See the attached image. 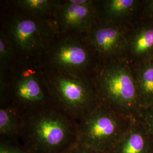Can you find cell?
I'll use <instances>...</instances> for the list:
<instances>
[{"mask_svg":"<svg viewBox=\"0 0 153 153\" xmlns=\"http://www.w3.org/2000/svg\"><path fill=\"white\" fill-rule=\"evenodd\" d=\"M78 122L55 105L23 115L20 138L32 153H65L78 143Z\"/></svg>","mask_w":153,"mask_h":153,"instance_id":"cell-1","label":"cell"},{"mask_svg":"<svg viewBox=\"0 0 153 153\" xmlns=\"http://www.w3.org/2000/svg\"><path fill=\"white\" fill-rule=\"evenodd\" d=\"M100 104L129 119L140 115L137 85L133 71L125 62L116 61L100 66L95 74Z\"/></svg>","mask_w":153,"mask_h":153,"instance_id":"cell-2","label":"cell"},{"mask_svg":"<svg viewBox=\"0 0 153 153\" xmlns=\"http://www.w3.org/2000/svg\"><path fill=\"white\" fill-rule=\"evenodd\" d=\"M131 119L99 104L78 121V143L109 153L128 127Z\"/></svg>","mask_w":153,"mask_h":153,"instance_id":"cell-3","label":"cell"},{"mask_svg":"<svg viewBox=\"0 0 153 153\" xmlns=\"http://www.w3.org/2000/svg\"><path fill=\"white\" fill-rule=\"evenodd\" d=\"M48 83L54 105L77 121L100 104L96 89L82 76L57 72Z\"/></svg>","mask_w":153,"mask_h":153,"instance_id":"cell-4","label":"cell"},{"mask_svg":"<svg viewBox=\"0 0 153 153\" xmlns=\"http://www.w3.org/2000/svg\"><path fill=\"white\" fill-rule=\"evenodd\" d=\"M16 47L28 55H38L51 47L54 30L48 22L28 18H16L9 29Z\"/></svg>","mask_w":153,"mask_h":153,"instance_id":"cell-5","label":"cell"},{"mask_svg":"<svg viewBox=\"0 0 153 153\" xmlns=\"http://www.w3.org/2000/svg\"><path fill=\"white\" fill-rule=\"evenodd\" d=\"M49 48V62L57 72L82 76L91 64L88 49L76 39H62Z\"/></svg>","mask_w":153,"mask_h":153,"instance_id":"cell-6","label":"cell"},{"mask_svg":"<svg viewBox=\"0 0 153 153\" xmlns=\"http://www.w3.org/2000/svg\"><path fill=\"white\" fill-rule=\"evenodd\" d=\"M13 102L11 106L22 115L33 111L53 105L48 102L39 74L31 69L19 73L13 84Z\"/></svg>","mask_w":153,"mask_h":153,"instance_id":"cell-7","label":"cell"},{"mask_svg":"<svg viewBox=\"0 0 153 153\" xmlns=\"http://www.w3.org/2000/svg\"><path fill=\"white\" fill-rule=\"evenodd\" d=\"M95 16L93 1L69 0L58 7L57 20L62 31L81 33L90 30Z\"/></svg>","mask_w":153,"mask_h":153,"instance_id":"cell-8","label":"cell"},{"mask_svg":"<svg viewBox=\"0 0 153 153\" xmlns=\"http://www.w3.org/2000/svg\"><path fill=\"white\" fill-rule=\"evenodd\" d=\"M90 31L89 43L102 57L117 59L127 52V35L115 24L97 25Z\"/></svg>","mask_w":153,"mask_h":153,"instance_id":"cell-9","label":"cell"},{"mask_svg":"<svg viewBox=\"0 0 153 153\" xmlns=\"http://www.w3.org/2000/svg\"><path fill=\"white\" fill-rule=\"evenodd\" d=\"M109 153H153V140L139 119H133Z\"/></svg>","mask_w":153,"mask_h":153,"instance_id":"cell-10","label":"cell"},{"mask_svg":"<svg viewBox=\"0 0 153 153\" xmlns=\"http://www.w3.org/2000/svg\"><path fill=\"white\" fill-rule=\"evenodd\" d=\"M127 52L138 63L153 59V23L142 24L127 35Z\"/></svg>","mask_w":153,"mask_h":153,"instance_id":"cell-11","label":"cell"},{"mask_svg":"<svg viewBox=\"0 0 153 153\" xmlns=\"http://www.w3.org/2000/svg\"><path fill=\"white\" fill-rule=\"evenodd\" d=\"M133 72L142 109L153 104V59L138 63Z\"/></svg>","mask_w":153,"mask_h":153,"instance_id":"cell-12","label":"cell"},{"mask_svg":"<svg viewBox=\"0 0 153 153\" xmlns=\"http://www.w3.org/2000/svg\"><path fill=\"white\" fill-rule=\"evenodd\" d=\"M23 115L11 105L0 109V135L4 140L16 141L20 138Z\"/></svg>","mask_w":153,"mask_h":153,"instance_id":"cell-13","label":"cell"},{"mask_svg":"<svg viewBox=\"0 0 153 153\" xmlns=\"http://www.w3.org/2000/svg\"><path fill=\"white\" fill-rule=\"evenodd\" d=\"M107 23H114L126 19L136 11L140 2L136 0H107L102 2Z\"/></svg>","mask_w":153,"mask_h":153,"instance_id":"cell-14","label":"cell"},{"mask_svg":"<svg viewBox=\"0 0 153 153\" xmlns=\"http://www.w3.org/2000/svg\"><path fill=\"white\" fill-rule=\"evenodd\" d=\"M18 7L33 15H45L57 9L59 1L52 0H18L15 2Z\"/></svg>","mask_w":153,"mask_h":153,"instance_id":"cell-15","label":"cell"},{"mask_svg":"<svg viewBox=\"0 0 153 153\" xmlns=\"http://www.w3.org/2000/svg\"><path fill=\"white\" fill-rule=\"evenodd\" d=\"M13 55V48L9 40L4 35L1 34L0 36V62L1 69L5 66L10 61Z\"/></svg>","mask_w":153,"mask_h":153,"instance_id":"cell-16","label":"cell"},{"mask_svg":"<svg viewBox=\"0 0 153 153\" xmlns=\"http://www.w3.org/2000/svg\"><path fill=\"white\" fill-rule=\"evenodd\" d=\"M137 118L153 140V104L141 109Z\"/></svg>","mask_w":153,"mask_h":153,"instance_id":"cell-17","label":"cell"},{"mask_svg":"<svg viewBox=\"0 0 153 153\" xmlns=\"http://www.w3.org/2000/svg\"><path fill=\"white\" fill-rule=\"evenodd\" d=\"M0 153H32L24 148L22 144L16 141L1 139L0 143Z\"/></svg>","mask_w":153,"mask_h":153,"instance_id":"cell-18","label":"cell"},{"mask_svg":"<svg viewBox=\"0 0 153 153\" xmlns=\"http://www.w3.org/2000/svg\"><path fill=\"white\" fill-rule=\"evenodd\" d=\"M65 153H107L99 152L81 143H77Z\"/></svg>","mask_w":153,"mask_h":153,"instance_id":"cell-19","label":"cell"},{"mask_svg":"<svg viewBox=\"0 0 153 153\" xmlns=\"http://www.w3.org/2000/svg\"><path fill=\"white\" fill-rule=\"evenodd\" d=\"M146 11L147 14L153 16V0L148 1V5L146 7Z\"/></svg>","mask_w":153,"mask_h":153,"instance_id":"cell-20","label":"cell"}]
</instances>
